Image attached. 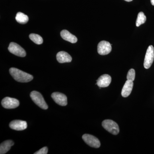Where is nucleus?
Listing matches in <instances>:
<instances>
[{"mask_svg":"<svg viewBox=\"0 0 154 154\" xmlns=\"http://www.w3.org/2000/svg\"><path fill=\"white\" fill-rule=\"evenodd\" d=\"M9 71L14 79L19 82H28L33 79V76L32 75L22 71L19 69L11 68L10 69Z\"/></svg>","mask_w":154,"mask_h":154,"instance_id":"f257e3e1","label":"nucleus"},{"mask_svg":"<svg viewBox=\"0 0 154 154\" xmlns=\"http://www.w3.org/2000/svg\"><path fill=\"white\" fill-rule=\"evenodd\" d=\"M30 96L33 102L42 109L46 110L48 106L45 101L43 96L40 93L36 91H33L30 93Z\"/></svg>","mask_w":154,"mask_h":154,"instance_id":"f03ea898","label":"nucleus"},{"mask_svg":"<svg viewBox=\"0 0 154 154\" xmlns=\"http://www.w3.org/2000/svg\"><path fill=\"white\" fill-rule=\"evenodd\" d=\"M103 127L107 131L113 135H117L119 133V129L118 124L110 119H106L102 122Z\"/></svg>","mask_w":154,"mask_h":154,"instance_id":"7ed1b4c3","label":"nucleus"},{"mask_svg":"<svg viewBox=\"0 0 154 154\" xmlns=\"http://www.w3.org/2000/svg\"><path fill=\"white\" fill-rule=\"evenodd\" d=\"M154 59V48L152 45H149L148 48L144 61V67L148 69L151 66Z\"/></svg>","mask_w":154,"mask_h":154,"instance_id":"20e7f679","label":"nucleus"},{"mask_svg":"<svg viewBox=\"0 0 154 154\" xmlns=\"http://www.w3.org/2000/svg\"><path fill=\"white\" fill-rule=\"evenodd\" d=\"M8 49L11 53L20 57H25L26 55L25 50L19 45L15 42H11Z\"/></svg>","mask_w":154,"mask_h":154,"instance_id":"39448f33","label":"nucleus"},{"mask_svg":"<svg viewBox=\"0 0 154 154\" xmlns=\"http://www.w3.org/2000/svg\"><path fill=\"white\" fill-rule=\"evenodd\" d=\"M82 139L88 145L92 147L99 148L101 146V143L99 140L92 135L84 134L82 136Z\"/></svg>","mask_w":154,"mask_h":154,"instance_id":"423d86ee","label":"nucleus"},{"mask_svg":"<svg viewBox=\"0 0 154 154\" xmlns=\"http://www.w3.org/2000/svg\"><path fill=\"white\" fill-rule=\"evenodd\" d=\"M2 105L6 109H14L19 106V102L17 99L7 97L2 100Z\"/></svg>","mask_w":154,"mask_h":154,"instance_id":"0eeeda50","label":"nucleus"},{"mask_svg":"<svg viewBox=\"0 0 154 154\" xmlns=\"http://www.w3.org/2000/svg\"><path fill=\"white\" fill-rule=\"evenodd\" d=\"M112 50L111 45L110 42L106 41L100 42L98 45L97 51L100 55H105L109 54Z\"/></svg>","mask_w":154,"mask_h":154,"instance_id":"6e6552de","label":"nucleus"},{"mask_svg":"<svg viewBox=\"0 0 154 154\" xmlns=\"http://www.w3.org/2000/svg\"><path fill=\"white\" fill-rule=\"evenodd\" d=\"M51 96L58 105L63 106L67 105V98L64 94L58 92H54L51 94Z\"/></svg>","mask_w":154,"mask_h":154,"instance_id":"1a4fd4ad","label":"nucleus"},{"mask_svg":"<svg viewBox=\"0 0 154 154\" xmlns=\"http://www.w3.org/2000/svg\"><path fill=\"white\" fill-rule=\"evenodd\" d=\"M9 126L11 129L16 131H22L26 129L28 125L26 121L15 120L11 121Z\"/></svg>","mask_w":154,"mask_h":154,"instance_id":"9d476101","label":"nucleus"},{"mask_svg":"<svg viewBox=\"0 0 154 154\" xmlns=\"http://www.w3.org/2000/svg\"><path fill=\"white\" fill-rule=\"evenodd\" d=\"M111 82V77L109 75L105 74L99 77L96 84L99 88H106L109 86Z\"/></svg>","mask_w":154,"mask_h":154,"instance_id":"9b49d317","label":"nucleus"},{"mask_svg":"<svg viewBox=\"0 0 154 154\" xmlns=\"http://www.w3.org/2000/svg\"><path fill=\"white\" fill-rule=\"evenodd\" d=\"M133 85V82L127 80L122 90L121 95L122 97L126 98L130 95L132 91Z\"/></svg>","mask_w":154,"mask_h":154,"instance_id":"f8f14e48","label":"nucleus"},{"mask_svg":"<svg viewBox=\"0 0 154 154\" xmlns=\"http://www.w3.org/2000/svg\"><path fill=\"white\" fill-rule=\"evenodd\" d=\"M56 57L58 62L61 63L71 62L72 60L71 56L67 53L63 51L58 53Z\"/></svg>","mask_w":154,"mask_h":154,"instance_id":"ddd939ff","label":"nucleus"},{"mask_svg":"<svg viewBox=\"0 0 154 154\" xmlns=\"http://www.w3.org/2000/svg\"><path fill=\"white\" fill-rule=\"evenodd\" d=\"M60 35L62 38L63 39L70 42L71 43H75L78 41V38L66 30H62Z\"/></svg>","mask_w":154,"mask_h":154,"instance_id":"4468645a","label":"nucleus"},{"mask_svg":"<svg viewBox=\"0 0 154 154\" xmlns=\"http://www.w3.org/2000/svg\"><path fill=\"white\" fill-rule=\"evenodd\" d=\"M14 142L11 140H7L3 142L0 145V154H6L10 150L11 147L14 146Z\"/></svg>","mask_w":154,"mask_h":154,"instance_id":"2eb2a0df","label":"nucleus"},{"mask_svg":"<svg viewBox=\"0 0 154 154\" xmlns=\"http://www.w3.org/2000/svg\"><path fill=\"white\" fill-rule=\"evenodd\" d=\"M16 19L18 23L21 24H25L28 22L29 18L28 16L25 14L21 12H19L16 15Z\"/></svg>","mask_w":154,"mask_h":154,"instance_id":"dca6fc26","label":"nucleus"},{"mask_svg":"<svg viewBox=\"0 0 154 154\" xmlns=\"http://www.w3.org/2000/svg\"><path fill=\"white\" fill-rule=\"evenodd\" d=\"M29 38L36 44L40 45L43 43V38L38 34L31 33L29 35Z\"/></svg>","mask_w":154,"mask_h":154,"instance_id":"f3484780","label":"nucleus"},{"mask_svg":"<svg viewBox=\"0 0 154 154\" xmlns=\"http://www.w3.org/2000/svg\"><path fill=\"white\" fill-rule=\"evenodd\" d=\"M146 17L143 12H140L138 14L137 19L136 25L137 27H139L142 24H143L146 22Z\"/></svg>","mask_w":154,"mask_h":154,"instance_id":"a211bd4d","label":"nucleus"},{"mask_svg":"<svg viewBox=\"0 0 154 154\" xmlns=\"http://www.w3.org/2000/svg\"><path fill=\"white\" fill-rule=\"evenodd\" d=\"M135 72L134 69H130L128 72L127 79L128 80L133 82L135 79Z\"/></svg>","mask_w":154,"mask_h":154,"instance_id":"6ab92c4d","label":"nucleus"},{"mask_svg":"<svg viewBox=\"0 0 154 154\" xmlns=\"http://www.w3.org/2000/svg\"><path fill=\"white\" fill-rule=\"evenodd\" d=\"M48 152V149L47 147H44L40 150L34 153V154H47Z\"/></svg>","mask_w":154,"mask_h":154,"instance_id":"aec40b11","label":"nucleus"},{"mask_svg":"<svg viewBox=\"0 0 154 154\" xmlns=\"http://www.w3.org/2000/svg\"><path fill=\"white\" fill-rule=\"evenodd\" d=\"M151 3L152 5L154 6V0H151Z\"/></svg>","mask_w":154,"mask_h":154,"instance_id":"412c9836","label":"nucleus"},{"mask_svg":"<svg viewBox=\"0 0 154 154\" xmlns=\"http://www.w3.org/2000/svg\"><path fill=\"white\" fill-rule=\"evenodd\" d=\"M124 1H126V2H131V1H132L133 0H124Z\"/></svg>","mask_w":154,"mask_h":154,"instance_id":"4be33fe9","label":"nucleus"}]
</instances>
